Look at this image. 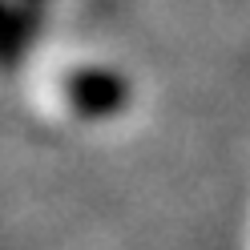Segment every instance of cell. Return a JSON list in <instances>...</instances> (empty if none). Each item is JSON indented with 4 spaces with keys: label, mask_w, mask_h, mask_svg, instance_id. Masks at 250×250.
Listing matches in <instances>:
<instances>
[{
    "label": "cell",
    "mask_w": 250,
    "mask_h": 250,
    "mask_svg": "<svg viewBox=\"0 0 250 250\" xmlns=\"http://www.w3.org/2000/svg\"><path fill=\"white\" fill-rule=\"evenodd\" d=\"M65 101L77 117L101 121V117H113L125 109L129 81L121 73H109V69H77L65 81Z\"/></svg>",
    "instance_id": "obj_1"
}]
</instances>
